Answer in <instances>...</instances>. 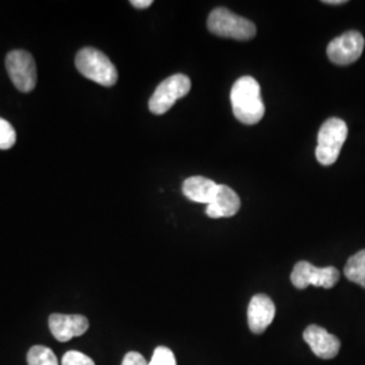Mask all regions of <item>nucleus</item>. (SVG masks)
<instances>
[{"label": "nucleus", "instance_id": "f257e3e1", "mask_svg": "<svg viewBox=\"0 0 365 365\" xmlns=\"http://www.w3.org/2000/svg\"><path fill=\"white\" fill-rule=\"evenodd\" d=\"M230 101L235 117L245 125L259 123L265 114L260 84L256 78L250 76L238 78L232 88Z\"/></svg>", "mask_w": 365, "mask_h": 365}, {"label": "nucleus", "instance_id": "f03ea898", "mask_svg": "<svg viewBox=\"0 0 365 365\" xmlns=\"http://www.w3.org/2000/svg\"><path fill=\"white\" fill-rule=\"evenodd\" d=\"M76 66L84 78L103 86L113 87L118 81V71L105 53L95 48H84L76 56Z\"/></svg>", "mask_w": 365, "mask_h": 365}, {"label": "nucleus", "instance_id": "7ed1b4c3", "mask_svg": "<svg viewBox=\"0 0 365 365\" xmlns=\"http://www.w3.org/2000/svg\"><path fill=\"white\" fill-rule=\"evenodd\" d=\"M348 126L339 118H329L318 133V145L315 150L319 164L333 165L339 156V152L346 141Z\"/></svg>", "mask_w": 365, "mask_h": 365}, {"label": "nucleus", "instance_id": "20e7f679", "mask_svg": "<svg viewBox=\"0 0 365 365\" xmlns=\"http://www.w3.org/2000/svg\"><path fill=\"white\" fill-rule=\"evenodd\" d=\"M207 27L215 36L237 41H249L256 36L257 31L253 22L223 7H218L211 11Z\"/></svg>", "mask_w": 365, "mask_h": 365}, {"label": "nucleus", "instance_id": "39448f33", "mask_svg": "<svg viewBox=\"0 0 365 365\" xmlns=\"http://www.w3.org/2000/svg\"><path fill=\"white\" fill-rule=\"evenodd\" d=\"M191 90V80L188 76L178 73L161 81L149 99V110L156 114L163 115L170 111L172 106L179 99L184 98Z\"/></svg>", "mask_w": 365, "mask_h": 365}, {"label": "nucleus", "instance_id": "423d86ee", "mask_svg": "<svg viewBox=\"0 0 365 365\" xmlns=\"http://www.w3.org/2000/svg\"><path fill=\"white\" fill-rule=\"evenodd\" d=\"M6 68L14 86L21 92H31L37 84V66L26 51H13L7 54Z\"/></svg>", "mask_w": 365, "mask_h": 365}, {"label": "nucleus", "instance_id": "0eeeda50", "mask_svg": "<svg viewBox=\"0 0 365 365\" xmlns=\"http://www.w3.org/2000/svg\"><path fill=\"white\" fill-rule=\"evenodd\" d=\"M339 280V272L334 267L317 268L309 261H299L291 274V283L299 289L309 286L315 287L333 288Z\"/></svg>", "mask_w": 365, "mask_h": 365}, {"label": "nucleus", "instance_id": "6e6552de", "mask_svg": "<svg viewBox=\"0 0 365 365\" xmlns=\"http://www.w3.org/2000/svg\"><path fill=\"white\" fill-rule=\"evenodd\" d=\"M365 41L360 31L351 30L333 39L327 45V56L337 66H349L360 58L364 51Z\"/></svg>", "mask_w": 365, "mask_h": 365}, {"label": "nucleus", "instance_id": "1a4fd4ad", "mask_svg": "<svg viewBox=\"0 0 365 365\" xmlns=\"http://www.w3.org/2000/svg\"><path fill=\"white\" fill-rule=\"evenodd\" d=\"M90 327L88 319L84 315H66V314H52L49 317V329L52 331L53 337L66 342L73 337L83 336Z\"/></svg>", "mask_w": 365, "mask_h": 365}, {"label": "nucleus", "instance_id": "9d476101", "mask_svg": "<svg viewBox=\"0 0 365 365\" xmlns=\"http://www.w3.org/2000/svg\"><path fill=\"white\" fill-rule=\"evenodd\" d=\"M303 339L307 342L314 354L319 359L330 360L339 354L341 348L339 339L330 334L324 327L310 325L303 331Z\"/></svg>", "mask_w": 365, "mask_h": 365}, {"label": "nucleus", "instance_id": "9b49d317", "mask_svg": "<svg viewBox=\"0 0 365 365\" xmlns=\"http://www.w3.org/2000/svg\"><path fill=\"white\" fill-rule=\"evenodd\" d=\"M276 307L272 299L265 294L255 295L248 307V325L256 334H261L274 322Z\"/></svg>", "mask_w": 365, "mask_h": 365}, {"label": "nucleus", "instance_id": "f8f14e48", "mask_svg": "<svg viewBox=\"0 0 365 365\" xmlns=\"http://www.w3.org/2000/svg\"><path fill=\"white\" fill-rule=\"evenodd\" d=\"M240 196L230 187L218 184L217 194L214 196V200L207 206L206 214L210 218H229L235 215L240 211Z\"/></svg>", "mask_w": 365, "mask_h": 365}, {"label": "nucleus", "instance_id": "ddd939ff", "mask_svg": "<svg viewBox=\"0 0 365 365\" xmlns=\"http://www.w3.org/2000/svg\"><path fill=\"white\" fill-rule=\"evenodd\" d=\"M218 184L203 176H192L182 182V194L191 202L205 203L209 206L217 194Z\"/></svg>", "mask_w": 365, "mask_h": 365}, {"label": "nucleus", "instance_id": "4468645a", "mask_svg": "<svg viewBox=\"0 0 365 365\" xmlns=\"http://www.w3.org/2000/svg\"><path fill=\"white\" fill-rule=\"evenodd\" d=\"M344 274L348 280L365 288V249L357 252L348 260Z\"/></svg>", "mask_w": 365, "mask_h": 365}, {"label": "nucleus", "instance_id": "2eb2a0df", "mask_svg": "<svg viewBox=\"0 0 365 365\" xmlns=\"http://www.w3.org/2000/svg\"><path fill=\"white\" fill-rule=\"evenodd\" d=\"M29 365H58L57 357L52 349L43 345H36L27 353Z\"/></svg>", "mask_w": 365, "mask_h": 365}, {"label": "nucleus", "instance_id": "dca6fc26", "mask_svg": "<svg viewBox=\"0 0 365 365\" xmlns=\"http://www.w3.org/2000/svg\"><path fill=\"white\" fill-rule=\"evenodd\" d=\"M16 141V133L10 122L0 118V149H11Z\"/></svg>", "mask_w": 365, "mask_h": 365}, {"label": "nucleus", "instance_id": "f3484780", "mask_svg": "<svg viewBox=\"0 0 365 365\" xmlns=\"http://www.w3.org/2000/svg\"><path fill=\"white\" fill-rule=\"evenodd\" d=\"M149 365H176L175 354L167 346H158Z\"/></svg>", "mask_w": 365, "mask_h": 365}, {"label": "nucleus", "instance_id": "a211bd4d", "mask_svg": "<svg viewBox=\"0 0 365 365\" xmlns=\"http://www.w3.org/2000/svg\"><path fill=\"white\" fill-rule=\"evenodd\" d=\"M61 365H95L91 357L78 351H69L64 354Z\"/></svg>", "mask_w": 365, "mask_h": 365}, {"label": "nucleus", "instance_id": "6ab92c4d", "mask_svg": "<svg viewBox=\"0 0 365 365\" xmlns=\"http://www.w3.org/2000/svg\"><path fill=\"white\" fill-rule=\"evenodd\" d=\"M122 365H149V363L145 360L144 356L138 352L126 353L123 357Z\"/></svg>", "mask_w": 365, "mask_h": 365}, {"label": "nucleus", "instance_id": "aec40b11", "mask_svg": "<svg viewBox=\"0 0 365 365\" xmlns=\"http://www.w3.org/2000/svg\"><path fill=\"white\" fill-rule=\"evenodd\" d=\"M130 4L133 7H135V9L143 10V9L150 7L153 4V1L152 0H131Z\"/></svg>", "mask_w": 365, "mask_h": 365}, {"label": "nucleus", "instance_id": "412c9836", "mask_svg": "<svg viewBox=\"0 0 365 365\" xmlns=\"http://www.w3.org/2000/svg\"><path fill=\"white\" fill-rule=\"evenodd\" d=\"M324 3H327V4H345L346 3V0H324Z\"/></svg>", "mask_w": 365, "mask_h": 365}]
</instances>
